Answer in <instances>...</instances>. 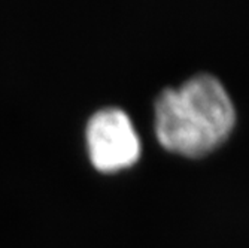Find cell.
Segmentation results:
<instances>
[{"mask_svg":"<svg viewBox=\"0 0 249 248\" xmlns=\"http://www.w3.org/2000/svg\"><path fill=\"white\" fill-rule=\"evenodd\" d=\"M155 134L169 151L203 155L222 144L236 123L234 103L224 84L201 72L179 87L161 90L154 105Z\"/></svg>","mask_w":249,"mask_h":248,"instance_id":"cell-1","label":"cell"},{"mask_svg":"<svg viewBox=\"0 0 249 248\" xmlns=\"http://www.w3.org/2000/svg\"><path fill=\"white\" fill-rule=\"evenodd\" d=\"M91 163L103 172L131 166L141 155V138L125 111L107 106L94 112L87 124Z\"/></svg>","mask_w":249,"mask_h":248,"instance_id":"cell-2","label":"cell"}]
</instances>
